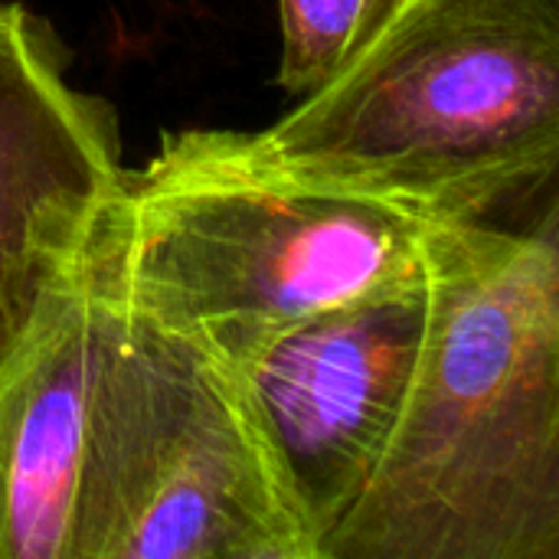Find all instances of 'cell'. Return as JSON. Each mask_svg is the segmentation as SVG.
Wrapping results in <instances>:
<instances>
[{"instance_id": "1", "label": "cell", "mask_w": 559, "mask_h": 559, "mask_svg": "<svg viewBox=\"0 0 559 559\" xmlns=\"http://www.w3.org/2000/svg\"><path fill=\"white\" fill-rule=\"evenodd\" d=\"M426 301L393 432L321 559H559V206L432 223Z\"/></svg>"}, {"instance_id": "2", "label": "cell", "mask_w": 559, "mask_h": 559, "mask_svg": "<svg viewBox=\"0 0 559 559\" xmlns=\"http://www.w3.org/2000/svg\"><path fill=\"white\" fill-rule=\"evenodd\" d=\"M255 138L288 174L426 223H537L557 210L559 0H400Z\"/></svg>"}, {"instance_id": "3", "label": "cell", "mask_w": 559, "mask_h": 559, "mask_svg": "<svg viewBox=\"0 0 559 559\" xmlns=\"http://www.w3.org/2000/svg\"><path fill=\"white\" fill-rule=\"evenodd\" d=\"M426 219L278 167L255 131L183 128L102 203L85 278L236 364L285 328L426 269Z\"/></svg>"}, {"instance_id": "4", "label": "cell", "mask_w": 559, "mask_h": 559, "mask_svg": "<svg viewBox=\"0 0 559 559\" xmlns=\"http://www.w3.org/2000/svg\"><path fill=\"white\" fill-rule=\"evenodd\" d=\"M108 305L72 559H318L233 370Z\"/></svg>"}, {"instance_id": "5", "label": "cell", "mask_w": 559, "mask_h": 559, "mask_svg": "<svg viewBox=\"0 0 559 559\" xmlns=\"http://www.w3.org/2000/svg\"><path fill=\"white\" fill-rule=\"evenodd\" d=\"M426 308L423 269L226 364L318 559L383 455L419 360Z\"/></svg>"}, {"instance_id": "6", "label": "cell", "mask_w": 559, "mask_h": 559, "mask_svg": "<svg viewBox=\"0 0 559 559\" xmlns=\"http://www.w3.org/2000/svg\"><path fill=\"white\" fill-rule=\"evenodd\" d=\"M66 59L49 20L0 0V373L82 285L124 170L115 105L75 88Z\"/></svg>"}, {"instance_id": "7", "label": "cell", "mask_w": 559, "mask_h": 559, "mask_svg": "<svg viewBox=\"0 0 559 559\" xmlns=\"http://www.w3.org/2000/svg\"><path fill=\"white\" fill-rule=\"evenodd\" d=\"M111 305L82 285L0 373V559H72L88 396Z\"/></svg>"}, {"instance_id": "8", "label": "cell", "mask_w": 559, "mask_h": 559, "mask_svg": "<svg viewBox=\"0 0 559 559\" xmlns=\"http://www.w3.org/2000/svg\"><path fill=\"white\" fill-rule=\"evenodd\" d=\"M400 0H278V88L308 95L328 82L396 10Z\"/></svg>"}]
</instances>
